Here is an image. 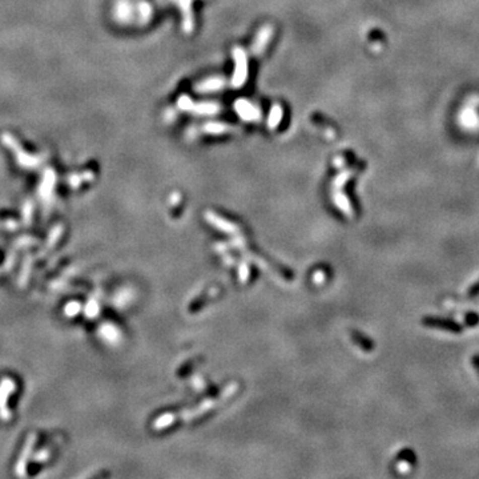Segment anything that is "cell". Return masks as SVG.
Segmentation results:
<instances>
[{"mask_svg": "<svg viewBox=\"0 0 479 479\" xmlns=\"http://www.w3.org/2000/svg\"><path fill=\"white\" fill-rule=\"evenodd\" d=\"M422 325L427 327H437V329H442L445 331H450L454 334H461L463 331V326L461 323H458L457 321L450 318H442V317H424L422 318Z\"/></svg>", "mask_w": 479, "mask_h": 479, "instance_id": "6da1fadb", "label": "cell"}, {"mask_svg": "<svg viewBox=\"0 0 479 479\" xmlns=\"http://www.w3.org/2000/svg\"><path fill=\"white\" fill-rule=\"evenodd\" d=\"M398 461H406L407 463H410L412 466L417 464V455L416 453L410 449H403L401 450L397 455Z\"/></svg>", "mask_w": 479, "mask_h": 479, "instance_id": "7a4b0ae2", "label": "cell"}, {"mask_svg": "<svg viewBox=\"0 0 479 479\" xmlns=\"http://www.w3.org/2000/svg\"><path fill=\"white\" fill-rule=\"evenodd\" d=\"M354 338H356L357 344H358L361 348H364L366 352L374 349V342H373L372 339H369V338L365 337V335H361V334H358V333H354Z\"/></svg>", "mask_w": 479, "mask_h": 479, "instance_id": "3957f363", "label": "cell"}, {"mask_svg": "<svg viewBox=\"0 0 479 479\" xmlns=\"http://www.w3.org/2000/svg\"><path fill=\"white\" fill-rule=\"evenodd\" d=\"M464 323L468 327H475L479 325V314L475 312H468L464 314Z\"/></svg>", "mask_w": 479, "mask_h": 479, "instance_id": "277c9868", "label": "cell"}, {"mask_svg": "<svg viewBox=\"0 0 479 479\" xmlns=\"http://www.w3.org/2000/svg\"><path fill=\"white\" fill-rule=\"evenodd\" d=\"M476 296H479V281L474 284V285L470 288V290H468V297L474 298L476 297Z\"/></svg>", "mask_w": 479, "mask_h": 479, "instance_id": "5b68a950", "label": "cell"}, {"mask_svg": "<svg viewBox=\"0 0 479 479\" xmlns=\"http://www.w3.org/2000/svg\"><path fill=\"white\" fill-rule=\"evenodd\" d=\"M472 366H474V369H475L476 373H478L479 375V354L472 357Z\"/></svg>", "mask_w": 479, "mask_h": 479, "instance_id": "8992f818", "label": "cell"}]
</instances>
